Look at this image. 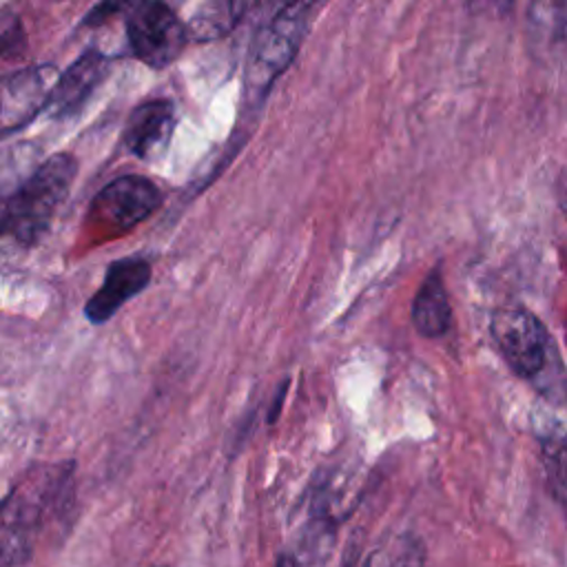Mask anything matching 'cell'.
Returning <instances> with one entry per match:
<instances>
[{"label": "cell", "instance_id": "1", "mask_svg": "<svg viewBox=\"0 0 567 567\" xmlns=\"http://www.w3.org/2000/svg\"><path fill=\"white\" fill-rule=\"evenodd\" d=\"M73 501V463L29 467L0 501V567L31 560L40 536Z\"/></svg>", "mask_w": 567, "mask_h": 567}, {"label": "cell", "instance_id": "15", "mask_svg": "<svg viewBox=\"0 0 567 567\" xmlns=\"http://www.w3.org/2000/svg\"><path fill=\"white\" fill-rule=\"evenodd\" d=\"M558 206L567 219V171L558 179Z\"/></svg>", "mask_w": 567, "mask_h": 567}, {"label": "cell", "instance_id": "12", "mask_svg": "<svg viewBox=\"0 0 567 567\" xmlns=\"http://www.w3.org/2000/svg\"><path fill=\"white\" fill-rule=\"evenodd\" d=\"M540 458L549 492L567 512V430L549 427L540 434Z\"/></svg>", "mask_w": 567, "mask_h": 567}, {"label": "cell", "instance_id": "8", "mask_svg": "<svg viewBox=\"0 0 567 567\" xmlns=\"http://www.w3.org/2000/svg\"><path fill=\"white\" fill-rule=\"evenodd\" d=\"M151 275V264L144 257L115 259L109 266L102 286L84 303V317L95 326L109 321L128 299L148 286Z\"/></svg>", "mask_w": 567, "mask_h": 567}, {"label": "cell", "instance_id": "7", "mask_svg": "<svg viewBox=\"0 0 567 567\" xmlns=\"http://www.w3.org/2000/svg\"><path fill=\"white\" fill-rule=\"evenodd\" d=\"M55 80L58 73L51 64L27 66L0 80V140L20 131L47 109Z\"/></svg>", "mask_w": 567, "mask_h": 567}, {"label": "cell", "instance_id": "16", "mask_svg": "<svg viewBox=\"0 0 567 567\" xmlns=\"http://www.w3.org/2000/svg\"><path fill=\"white\" fill-rule=\"evenodd\" d=\"M275 567H301V565H299L297 556H292V554H279V558L275 560Z\"/></svg>", "mask_w": 567, "mask_h": 567}, {"label": "cell", "instance_id": "13", "mask_svg": "<svg viewBox=\"0 0 567 567\" xmlns=\"http://www.w3.org/2000/svg\"><path fill=\"white\" fill-rule=\"evenodd\" d=\"M246 11L241 2H210L202 4L188 20L186 33L195 40H213L228 33Z\"/></svg>", "mask_w": 567, "mask_h": 567}, {"label": "cell", "instance_id": "9", "mask_svg": "<svg viewBox=\"0 0 567 567\" xmlns=\"http://www.w3.org/2000/svg\"><path fill=\"white\" fill-rule=\"evenodd\" d=\"M175 106L171 100H148L137 104L124 126L122 142L140 159L159 157L171 144L175 131Z\"/></svg>", "mask_w": 567, "mask_h": 567}, {"label": "cell", "instance_id": "3", "mask_svg": "<svg viewBox=\"0 0 567 567\" xmlns=\"http://www.w3.org/2000/svg\"><path fill=\"white\" fill-rule=\"evenodd\" d=\"M310 13L312 4L295 2L281 7L266 24H261L246 62L248 95L259 97L286 71L306 35Z\"/></svg>", "mask_w": 567, "mask_h": 567}, {"label": "cell", "instance_id": "14", "mask_svg": "<svg viewBox=\"0 0 567 567\" xmlns=\"http://www.w3.org/2000/svg\"><path fill=\"white\" fill-rule=\"evenodd\" d=\"M27 49V33L22 20L11 9H0V58H20Z\"/></svg>", "mask_w": 567, "mask_h": 567}, {"label": "cell", "instance_id": "10", "mask_svg": "<svg viewBox=\"0 0 567 567\" xmlns=\"http://www.w3.org/2000/svg\"><path fill=\"white\" fill-rule=\"evenodd\" d=\"M106 58L97 49H86L64 73L58 75L47 111L53 117H69L73 115L93 93V89L104 80L106 75Z\"/></svg>", "mask_w": 567, "mask_h": 567}, {"label": "cell", "instance_id": "4", "mask_svg": "<svg viewBox=\"0 0 567 567\" xmlns=\"http://www.w3.org/2000/svg\"><path fill=\"white\" fill-rule=\"evenodd\" d=\"M128 44L137 60L151 69H164L186 47V24L164 2L133 4L126 20Z\"/></svg>", "mask_w": 567, "mask_h": 567}, {"label": "cell", "instance_id": "5", "mask_svg": "<svg viewBox=\"0 0 567 567\" xmlns=\"http://www.w3.org/2000/svg\"><path fill=\"white\" fill-rule=\"evenodd\" d=\"M489 330L505 363L518 377L543 372L551 343L534 312L520 306H503L492 315Z\"/></svg>", "mask_w": 567, "mask_h": 567}, {"label": "cell", "instance_id": "6", "mask_svg": "<svg viewBox=\"0 0 567 567\" xmlns=\"http://www.w3.org/2000/svg\"><path fill=\"white\" fill-rule=\"evenodd\" d=\"M162 190L140 175H122L97 190L89 219L104 233H128L159 206Z\"/></svg>", "mask_w": 567, "mask_h": 567}, {"label": "cell", "instance_id": "11", "mask_svg": "<svg viewBox=\"0 0 567 567\" xmlns=\"http://www.w3.org/2000/svg\"><path fill=\"white\" fill-rule=\"evenodd\" d=\"M412 321L423 337H441L452 321V308L439 270H432L412 301Z\"/></svg>", "mask_w": 567, "mask_h": 567}, {"label": "cell", "instance_id": "2", "mask_svg": "<svg viewBox=\"0 0 567 567\" xmlns=\"http://www.w3.org/2000/svg\"><path fill=\"white\" fill-rule=\"evenodd\" d=\"M75 175V157L58 153L24 177L4 202L0 215V250H18L38 244L49 230Z\"/></svg>", "mask_w": 567, "mask_h": 567}]
</instances>
